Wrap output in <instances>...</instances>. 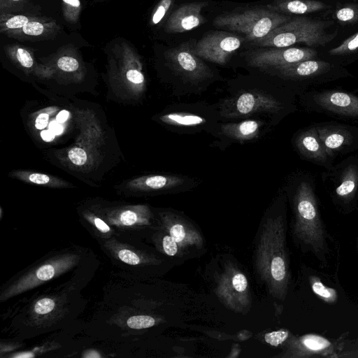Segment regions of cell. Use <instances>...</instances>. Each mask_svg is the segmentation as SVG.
<instances>
[{
    "instance_id": "1",
    "label": "cell",
    "mask_w": 358,
    "mask_h": 358,
    "mask_svg": "<svg viewBox=\"0 0 358 358\" xmlns=\"http://www.w3.org/2000/svg\"><path fill=\"white\" fill-rule=\"evenodd\" d=\"M293 233L302 252L310 253L323 266L330 255L329 236L322 220L312 182L301 180L293 196Z\"/></svg>"
},
{
    "instance_id": "2",
    "label": "cell",
    "mask_w": 358,
    "mask_h": 358,
    "mask_svg": "<svg viewBox=\"0 0 358 358\" xmlns=\"http://www.w3.org/2000/svg\"><path fill=\"white\" fill-rule=\"evenodd\" d=\"M332 24L331 21L295 17L275 28L264 38L252 42V44L260 48H285L296 43L324 46L337 36V31L333 33L327 31L328 27Z\"/></svg>"
},
{
    "instance_id": "3",
    "label": "cell",
    "mask_w": 358,
    "mask_h": 358,
    "mask_svg": "<svg viewBox=\"0 0 358 358\" xmlns=\"http://www.w3.org/2000/svg\"><path fill=\"white\" fill-rule=\"evenodd\" d=\"M292 17L274 12L266 6L252 7L217 15L214 26L244 35L245 41L254 42L266 36Z\"/></svg>"
},
{
    "instance_id": "4",
    "label": "cell",
    "mask_w": 358,
    "mask_h": 358,
    "mask_svg": "<svg viewBox=\"0 0 358 358\" xmlns=\"http://www.w3.org/2000/svg\"><path fill=\"white\" fill-rule=\"evenodd\" d=\"M304 103L310 111L358 121V96L352 93L313 90L306 94Z\"/></svg>"
},
{
    "instance_id": "5",
    "label": "cell",
    "mask_w": 358,
    "mask_h": 358,
    "mask_svg": "<svg viewBox=\"0 0 358 358\" xmlns=\"http://www.w3.org/2000/svg\"><path fill=\"white\" fill-rule=\"evenodd\" d=\"M333 171V189L331 195L341 211L348 213L358 206V160L350 157Z\"/></svg>"
},
{
    "instance_id": "6",
    "label": "cell",
    "mask_w": 358,
    "mask_h": 358,
    "mask_svg": "<svg viewBox=\"0 0 358 358\" xmlns=\"http://www.w3.org/2000/svg\"><path fill=\"white\" fill-rule=\"evenodd\" d=\"M316 57L317 52L309 48L266 47L248 51L245 60L252 67L276 69Z\"/></svg>"
},
{
    "instance_id": "7",
    "label": "cell",
    "mask_w": 358,
    "mask_h": 358,
    "mask_svg": "<svg viewBox=\"0 0 358 358\" xmlns=\"http://www.w3.org/2000/svg\"><path fill=\"white\" fill-rule=\"evenodd\" d=\"M244 40V38L232 33L213 31L194 43L193 51L201 59L223 65L241 47Z\"/></svg>"
},
{
    "instance_id": "8",
    "label": "cell",
    "mask_w": 358,
    "mask_h": 358,
    "mask_svg": "<svg viewBox=\"0 0 358 358\" xmlns=\"http://www.w3.org/2000/svg\"><path fill=\"white\" fill-rule=\"evenodd\" d=\"M283 108L280 101L263 92H244L226 100L221 107V115L226 117H240L256 113H275Z\"/></svg>"
},
{
    "instance_id": "9",
    "label": "cell",
    "mask_w": 358,
    "mask_h": 358,
    "mask_svg": "<svg viewBox=\"0 0 358 358\" xmlns=\"http://www.w3.org/2000/svg\"><path fill=\"white\" fill-rule=\"evenodd\" d=\"M194 43L187 41L169 49L164 57L176 73L189 81L198 82L211 78L213 73L201 58L194 54Z\"/></svg>"
},
{
    "instance_id": "10",
    "label": "cell",
    "mask_w": 358,
    "mask_h": 358,
    "mask_svg": "<svg viewBox=\"0 0 358 358\" xmlns=\"http://www.w3.org/2000/svg\"><path fill=\"white\" fill-rule=\"evenodd\" d=\"M315 126L322 145L331 159L358 149L357 128L336 122H322Z\"/></svg>"
},
{
    "instance_id": "11",
    "label": "cell",
    "mask_w": 358,
    "mask_h": 358,
    "mask_svg": "<svg viewBox=\"0 0 358 358\" xmlns=\"http://www.w3.org/2000/svg\"><path fill=\"white\" fill-rule=\"evenodd\" d=\"M344 338L332 340L319 334H306L290 342V355L303 358H336Z\"/></svg>"
},
{
    "instance_id": "12",
    "label": "cell",
    "mask_w": 358,
    "mask_h": 358,
    "mask_svg": "<svg viewBox=\"0 0 358 358\" xmlns=\"http://www.w3.org/2000/svg\"><path fill=\"white\" fill-rule=\"evenodd\" d=\"M333 66L322 60L314 59L301 61L278 68V75L287 80L295 81H306L308 85L320 83L324 79L321 78L327 76Z\"/></svg>"
},
{
    "instance_id": "13",
    "label": "cell",
    "mask_w": 358,
    "mask_h": 358,
    "mask_svg": "<svg viewBox=\"0 0 358 358\" xmlns=\"http://www.w3.org/2000/svg\"><path fill=\"white\" fill-rule=\"evenodd\" d=\"M73 263V258L65 257L55 259L51 262L43 264L34 271L29 273L20 279L14 286L8 290L6 296H13L32 288L43 281L54 278L57 273L64 271Z\"/></svg>"
},
{
    "instance_id": "14",
    "label": "cell",
    "mask_w": 358,
    "mask_h": 358,
    "mask_svg": "<svg viewBox=\"0 0 358 358\" xmlns=\"http://www.w3.org/2000/svg\"><path fill=\"white\" fill-rule=\"evenodd\" d=\"M207 2H192L181 5L167 20L165 31L168 33H182L205 23L201 10Z\"/></svg>"
},
{
    "instance_id": "15",
    "label": "cell",
    "mask_w": 358,
    "mask_h": 358,
    "mask_svg": "<svg viewBox=\"0 0 358 358\" xmlns=\"http://www.w3.org/2000/svg\"><path fill=\"white\" fill-rule=\"evenodd\" d=\"M295 145L304 158L324 166L328 171L333 168L331 159L327 155L315 125L301 131L296 138Z\"/></svg>"
},
{
    "instance_id": "16",
    "label": "cell",
    "mask_w": 358,
    "mask_h": 358,
    "mask_svg": "<svg viewBox=\"0 0 358 358\" xmlns=\"http://www.w3.org/2000/svg\"><path fill=\"white\" fill-rule=\"evenodd\" d=\"M59 30V25L53 20L34 16L22 28L5 34L20 40L36 41L49 38Z\"/></svg>"
},
{
    "instance_id": "17",
    "label": "cell",
    "mask_w": 358,
    "mask_h": 358,
    "mask_svg": "<svg viewBox=\"0 0 358 358\" xmlns=\"http://www.w3.org/2000/svg\"><path fill=\"white\" fill-rule=\"evenodd\" d=\"M266 8L279 13L304 15L328 8V5L316 0H273Z\"/></svg>"
},
{
    "instance_id": "18",
    "label": "cell",
    "mask_w": 358,
    "mask_h": 358,
    "mask_svg": "<svg viewBox=\"0 0 358 358\" xmlns=\"http://www.w3.org/2000/svg\"><path fill=\"white\" fill-rule=\"evenodd\" d=\"M183 182L182 178L175 176L150 175L130 180L127 187L138 191L159 190L177 187Z\"/></svg>"
},
{
    "instance_id": "19",
    "label": "cell",
    "mask_w": 358,
    "mask_h": 358,
    "mask_svg": "<svg viewBox=\"0 0 358 358\" xmlns=\"http://www.w3.org/2000/svg\"><path fill=\"white\" fill-rule=\"evenodd\" d=\"M261 123L255 120H247L238 123L222 124L221 132L232 139L244 141L257 137L260 131Z\"/></svg>"
},
{
    "instance_id": "20",
    "label": "cell",
    "mask_w": 358,
    "mask_h": 358,
    "mask_svg": "<svg viewBox=\"0 0 358 358\" xmlns=\"http://www.w3.org/2000/svg\"><path fill=\"white\" fill-rule=\"evenodd\" d=\"M11 176L26 182L51 187H63L69 185L66 181L57 177L41 173L16 171L13 172Z\"/></svg>"
},
{
    "instance_id": "21",
    "label": "cell",
    "mask_w": 358,
    "mask_h": 358,
    "mask_svg": "<svg viewBox=\"0 0 358 358\" xmlns=\"http://www.w3.org/2000/svg\"><path fill=\"white\" fill-rule=\"evenodd\" d=\"M8 57L21 67L31 70L36 66L33 52L28 48L19 44H9L5 46Z\"/></svg>"
},
{
    "instance_id": "22",
    "label": "cell",
    "mask_w": 358,
    "mask_h": 358,
    "mask_svg": "<svg viewBox=\"0 0 358 358\" xmlns=\"http://www.w3.org/2000/svg\"><path fill=\"white\" fill-rule=\"evenodd\" d=\"M310 289L322 301L329 304H335L338 300L337 290L326 285L317 274H310L309 277Z\"/></svg>"
},
{
    "instance_id": "23",
    "label": "cell",
    "mask_w": 358,
    "mask_h": 358,
    "mask_svg": "<svg viewBox=\"0 0 358 358\" xmlns=\"http://www.w3.org/2000/svg\"><path fill=\"white\" fill-rule=\"evenodd\" d=\"M34 16L26 15H14L1 11L0 15V31L2 34L15 31L22 28Z\"/></svg>"
},
{
    "instance_id": "24",
    "label": "cell",
    "mask_w": 358,
    "mask_h": 358,
    "mask_svg": "<svg viewBox=\"0 0 358 358\" xmlns=\"http://www.w3.org/2000/svg\"><path fill=\"white\" fill-rule=\"evenodd\" d=\"M166 124L174 126H196L203 124L205 120L199 115L187 113H172L160 117Z\"/></svg>"
},
{
    "instance_id": "25",
    "label": "cell",
    "mask_w": 358,
    "mask_h": 358,
    "mask_svg": "<svg viewBox=\"0 0 358 358\" xmlns=\"http://www.w3.org/2000/svg\"><path fill=\"white\" fill-rule=\"evenodd\" d=\"M146 213V206H134L130 208L124 209L118 214L117 213L115 220L124 225H133L143 220Z\"/></svg>"
},
{
    "instance_id": "26",
    "label": "cell",
    "mask_w": 358,
    "mask_h": 358,
    "mask_svg": "<svg viewBox=\"0 0 358 358\" xmlns=\"http://www.w3.org/2000/svg\"><path fill=\"white\" fill-rule=\"evenodd\" d=\"M62 14L65 20L71 24L76 23L81 11L80 0H62Z\"/></svg>"
},
{
    "instance_id": "27",
    "label": "cell",
    "mask_w": 358,
    "mask_h": 358,
    "mask_svg": "<svg viewBox=\"0 0 358 358\" xmlns=\"http://www.w3.org/2000/svg\"><path fill=\"white\" fill-rule=\"evenodd\" d=\"M358 50V32L350 36L338 46L329 50L331 56H341L352 53Z\"/></svg>"
},
{
    "instance_id": "28",
    "label": "cell",
    "mask_w": 358,
    "mask_h": 358,
    "mask_svg": "<svg viewBox=\"0 0 358 358\" xmlns=\"http://www.w3.org/2000/svg\"><path fill=\"white\" fill-rule=\"evenodd\" d=\"M56 66L61 71L73 73L77 71L80 64L78 59L73 55L62 54L57 58Z\"/></svg>"
},
{
    "instance_id": "29",
    "label": "cell",
    "mask_w": 358,
    "mask_h": 358,
    "mask_svg": "<svg viewBox=\"0 0 358 358\" xmlns=\"http://www.w3.org/2000/svg\"><path fill=\"white\" fill-rule=\"evenodd\" d=\"M336 358H358V338L343 339Z\"/></svg>"
},
{
    "instance_id": "30",
    "label": "cell",
    "mask_w": 358,
    "mask_h": 358,
    "mask_svg": "<svg viewBox=\"0 0 358 358\" xmlns=\"http://www.w3.org/2000/svg\"><path fill=\"white\" fill-rule=\"evenodd\" d=\"M336 18L342 22L354 23L358 21V6H347L336 10Z\"/></svg>"
},
{
    "instance_id": "31",
    "label": "cell",
    "mask_w": 358,
    "mask_h": 358,
    "mask_svg": "<svg viewBox=\"0 0 358 358\" xmlns=\"http://www.w3.org/2000/svg\"><path fill=\"white\" fill-rule=\"evenodd\" d=\"M155 323V319L148 315L132 316L127 321V326L134 329L149 328L154 326Z\"/></svg>"
},
{
    "instance_id": "32",
    "label": "cell",
    "mask_w": 358,
    "mask_h": 358,
    "mask_svg": "<svg viewBox=\"0 0 358 358\" xmlns=\"http://www.w3.org/2000/svg\"><path fill=\"white\" fill-rule=\"evenodd\" d=\"M172 3L173 0H161L159 2L151 17L152 25H156L162 21Z\"/></svg>"
},
{
    "instance_id": "33",
    "label": "cell",
    "mask_w": 358,
    "mask_h": 358,
    "mask_svg": "<svg viewBox=\"0 0 358 358\" xmlns=\"http://www.w3.org/2000/svg\"><path fill=\"white\" fill-rule=\"evenodd\" d=\"M289 331L278 330L267 333L264 336L265 341L272 346H278L285 342L289 337Z\"/></svg>"
},
{
    "instance_id": "34",
    "label": "cell",
    "mask_w": 358,
    "mask_h": 358,
    "mask_svg": "<svg viewBox=\"0 0 358 358\" xmlns=\"http://www.w3.org/2000/svg\"><path fill=\"white\" fill-rule=\"evenodd\" d=\"M68 157L75 165L83 166L87 160V155L85 150L81 148H73L68 152Z\"/></svg>"
},
{
    "instance_id": "35",
    "label": "cell",
    "mask_w": 358,
    "mask_h": 358,
    "mask_svg": "<svg viewBox=\"0 0 358 358\" xmlns=\"http://www.w3.org/2000/svg\"><path fill=\"white\" fill-rule=\"evenodd\" d=\"M55 306V301L50 298H43L36 301L34 305V311L37 314L44 315L50 313Z\"/></svg>"
},
{
    "instance_id": "36",
    "label": "cell",
    "mask_w": 358,
    "mask_h": 358,
    "mask_svg": "<svg viewBox=\"0 0 358 358\" xmlns=\"http://www.w3.org/2000/svg\"><path fill=\"white\" fill-rule=\"evenodd\" d=\"M171 238L178 244L181 243L185 238L186 232L182 224H173L169 229Z\"/></svg>"
},
{
    "instance_id": "37",
    "label": "cell",
    "mask_w": 358,
    "mask_h": 358,
    "mask_svg": "<svg viewBox=\"0 0 358 358\" xmlns=\"http://www.w3.org/2000/svg\"><path fill=\"white\" fill-rule=\"evenodd\" d=\"M117 255L119 259L126 264L136 265L140 262L139 257L131 250L127 249L120 250Z\"/></svg>"
},
{
    "instance_id": "38",
    "label": "cell",
    "mask_w": 358,
    "mask_h": 358,
    "mask_svg": "<svg viewBox=\"0 0 358 358\" xmlns=\"http://www.w3.org/2000/svg\"><path fill=\"white\" fill-rule=\"evenodd\" d=\"M163 249L169 256H174L178 250V244L171 238L170 235H166L162 241Z\"/></svg>"
},
{
    "instance_id": "39",
    "label": "cell",
    "mask_w": 358,
    "mask_h": 358,
    "mask_svg": "<svg viewBox=\"0 0 358 358\" xmlns=\"http://www.w3.org/2000/svg\"><path fill=\"white\" fill-rule=\"evenodd\" d=\"M232 285L237 292H242L245 291L248 287L247 278L243 273H238L235 274L232 278Z\"/></svg>"
},
{
    "instance_id": "40",
    "label": "cell",
    "mask_w": 358,
    "mask_h": 358,
    "mask_svg": "<svg viewBox=\"0 0 358 358\" xmlns=\"http://www.w3.org/2000/svg\"><path fill=\"white\" fill-rule=\"evenodd\" d=\"M26 0H0L1 11L22 5Z\"/></svg>"
},
{
    "instance_id": "41",
    "label": "cell",
    "mask_w": 358,
    "mask_h": 358,
    "mask_svg": "<svg viewBox=\"0 0 358 358\" xmlns=\"http://www.w3.org/2000/svg\"><path fill=\"white\" fill-rule=\"evenodd\" d=\"M49 115L46 113H40L35 120V127L37 129L45 128L48 124Z\"/></svg>"
},
{
    "instance_id": "42",
    "label": "cell",
    "mask_w": 358,
    "mask_h": 358,
    "mask_svg": "<svg viewBox=\"0 0 358 358\" xmlns=\"http://www.w3.org/2000/svg\"><path fill=\"white\" fill-rule=\"evenodd\" d=\"M94 224L96 226V227L103 233H107L110 231V227L109 226L101 219L94 217L93 218Z\"/></svg>"
},
{
    "instance_id": "43",
    "label": "cell",
    "mask_w": 358,
    "mask_h": 358,
    "mask_svg": "<svg viewBox=\"0 0 358 358\" xmlns=\"http://www.w3.org/2000/svg\"><path fill=\"white\" fill-rule=\"evenodd\" d=\"M49 129L57 136L61 134L64 131V127L61 123L57 120L50 122Z\"/></svg>"
},
{
    "instance_id": "44",
    "label": "cell",
    "mask_w": 358,
    "mask_h": 358,
    "mask_svg": "<svg viewBox=\"0 0 358 358\" xmlns=\"http://www.w3.org/2000/svg\"><path fill=\"white\" fill-rule=\"evenodd\" d=\"M56 135L49 129L41 132V138L45 142L52 141Z\"/></svg>"
},
{
    "instance_id": "45",
    "label": "cell",
    "mask_w": 358,
    "mask_h": 358,
    "mask_svg": "<svg viewBox=\"0 0 358 358\" xmlns=\"http://www.w3.org/2000/svg\"><path fill=\"white\" fill-rule=\"evenodd\" d=\"M69 112L66 110H61L56 116V120L59 123H63L67 120L69 117Z\"/></svg>"
},
{
    "instance_id": "46",
    "label": "cell",
    "mask_w": 358,
    "mask_h": 358,
    "mask_svg": "<svg viewBox=\"0 0 358 358\" xmlns=\"http://www.w3.org/2000/svg\"><path fill=\"white\" fill-rule=\"evenodd\" d=\"M356 248H357V252L358 254V231H357V239H356Z\"/></svg>"
}]
</instances>
